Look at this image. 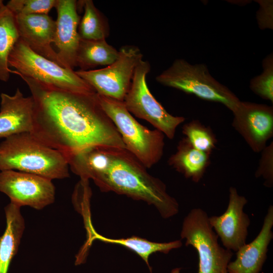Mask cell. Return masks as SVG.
<instances>
[{"mask_svg": "<svg viewBox=\"0 0 273 273\" xmlns=\"http://www.w3.org/2000/svg\"><path fill=\"white\" fill-rule=\"evenodd\" d=\"M34 103L32 133L67 155L95 146L125 148L114 123L102 109L96 92L78 93L44 84L20 74Z\"/></svg>", "mask_w": 273, "mask_h": 273, "instance_id": "obj_1", "label": "cell"}, {"mask_svg": "<svg viewBox=\"0 0 273 273\" xmlns=\"http://www.w3.org/2000/svg\"><path fill=\"white\" fill-rule=\"evenodd\" d=\"M69 168L80 178L92 179L102 192H113L154 206L161 217L170 218L179 211L176 200L165 184L151 175L125 148L91 146L67 156Z\"/></svg>", "mask_w": 273, "mask_h": 273, "instance_id": "obj_2", "label": "cell"}, {"mask_svg": "<svg viewBox=\"0 0 273 273\" xmlns=\"http://www.w3.org/2000/svg\"><path fill=\"white\" fill-rule=\"evenodd\" d=\"M65 155L31 132L12 135L0 144V170H16L50 180L69 176Z\"/></svg>", "mask_w": 273, "mask_h": 273, "instance_id": "obj_3", "label": "cell"}, {"mask_svg": "<svg viewBox=\"0 0 273 273\" xmlns=\"http://www.w3.org/2000/svg\"><path fill=\"white\" fill-rule=\"evenodd\" d=\"M98 96L102 109L119 133L125 149L147 168L157 163L163 154L164 134L140 124L127 110L123 101L98 94Z\"/></svg>", "mask_w": 273, "mask_h": 273, "instance_id": "obj_4", "label": "cell"}, {"mask_svg": "<svg viewBox=\"0 0 273 273\" xmlns=\"http://www.w3.org/2000/svg\"><path fill=\"white\" fill-rule=\"evenodd\" d=\"M156 80L202 100L221 103L232 112L240 102L232 90L212 76L203 63L191 64L184 59H176Z\"/></svg>", "mask_w": 273, "mask_h": 273, "instance_id": "obj_5", "label": "cell"}, {"mask_svg": "<svg viewBox=\"0 0 273 273\" xmlns=\"http://www.w3.org/2000/svg\"><path fill=\"white\" fill-rule=\"evenodd\" d=\"M9 66L18 73L62 89L78 92L96 91L73 70L63 67L33 51L20 38L9 55Z\"/></svg>", "mask_w": 273, "mask_h": 273, "instance_id": "obj_6", "label": "cell"}, {"mask_svg": "<svg viewBox=\"0 0 273 273\" xmlns=\"http://www.w3.org/2000/svg\"><path fill=\"white\" fill-rule=\"evenodd\" d=\"M208 218L204 210L192 209L184 219L180 238L186 246H192L198 253V273H228L233 252L220 245Z\"/></svg>", "mask_w": 273, "mask_h": 273, "instance_id": "obj_7", "label": "cell"}, {"mask_svg": "<svg viewBox=\"0 0 273 273\" xmlns=\"http://www.w3.org/2000/svg\"><path fill=\"white\" fill-rule=\"evenodd\" d=\"M150 71V63L141 60L135 68L123 102L130 113L146 120L168 139H172L177 127L185 118L169 113L151 94L146 81Z\"/></svg>", "mask_w": 273, "mask_h": 273, "instance_id": "obj_8", "label": "cell"}, {"mask_svg": "<svg viewBox=\"0 0 273 273\" xmlns=\"http://www.w3.org/2000/svg\"><path fill=\"white\" fill-rule=\"evenodd\" d=\"M113 63L98 69L75 71L100 96L123 101L129 88L136 67L143 59L140 49L126 45Z\"/></svg>", "mask_w": 273, "mask_h": 273, "instance_id": "obj_9", "label": "cell"}, {"mask_svg": "<svg viewBox=\"0 0 273 273\" xmlns=\"http://www.w3.org/2000/svg\"><path fill=\"white\" fill-rule=\"evenodd\" d=\"M0 192L10 198V203L36 210L52 204L55 200V187L52 180L16 170L1 171Z\"/></svg>", "mask_w": 273, "mask_h": 273, "instance_id": "obj_10", "label": "cell"}, {"mask_svg": "<svg viewBox=\"0 0 273 273\" xmlns=\"http://www.w3.org/2000/svg\"><path fill=\"white\" fill-rule=\"evenodd\" d=\"M232 126L251 149L260 153L273 136V107L241 101L232 111Z\"/></svg>", "mask_w": 273, "mask_h": 273, "instance_id": "obj_11", "label": "cell"}, {"mask_svg": "<svg viewBox=\"0 0 273 273\" xmlns=\"http://www.w3.org/2000/svg\"><path fill=\"white\" fill-rule=\"evenodd\" d=\"M248 200L238 194L236 188L229 189V200L225 212L219 216L209 217V222L223 247L237 252L246 243L250 219L244 211Z\"/></svg>", "mask_w": 273, "mask_h": 273, "instance_id": "obj_12", "label": "cell"}, {"mask_svg": "<svg viewBox=\"0 0 273 273\" xmlns=\"http://www.w3.org/2000/svg\"><path fill=\"white\" fill-rule=\"evenodd\" d=\"M55 8L57 18L54 43L58 49V58L63 67L73 70L76 66V53L80 39L78 31L80 20L77 12L78 2L57 0Z\"/></svg>", "mask_w": 273, "mask_h": 273, "instance_id": "obj_13", "label": "cell"}, {"mask_svg": "<svg viewBox=\"0 0 273 273\" xmlns=\"http://www.w3.org/2000/svg\"><path fill=\"white\" fill-rule=\"evenodd\" d=\"M14 16L19 38L36 53L62 66L51 45L54 41L56 21L48 14Z\"/></svg>", "mask_w": 273, "mask_h": 273, "instance_id": "obj_14", "label": "cell"}, {"mask_svg": "<svg viewBox=\"0 0 273 273\" xmlns=\"http://www.w3.org/2000/svg\"><path fill=\"white\" fill-rule=\"evenodd\" d=\"M0 107V138L32 132L34 103L32 97H25L19 88L13 95L2 93Z\"/></svg>", "mask_w": 273, "mask_h": 273, "instance_id": "obj_15", "label": "cell"}, {"mask_svg": "<svg viewBox=\"0 0 273 273\" xmlns=\"http://www.w3.org/2000/svg\"><path fill=\"white\" fill-rule=\"evenodd\" d=\"M273 206L268 208L260 232L250 243L236 252L235 260L228 266V273H260L267 258L268 247L273 238Z\"/></svg>", "mask_w": 273, "mask_h": 273, "instance_id": "obj_16", "label": "cell"}, {"mask_svg": "<svg viewBox=\"0 0 273 273\" xmlns=\"http://www.w3.org/2000/svg\"><path fill=\"white\" fill-rule=\"evenodd\" d=\"M210 154L196 149L184 138L179 142L176 152L169 157L168 162L186 178L198 183L210 163Z\"/></svg>", "mask_w": 273, "mask_h": 273, "instance_id": "obj_17", "label": "cell"}, {"mask_svg": "<svg viewBox=\"0 0 273 273\" xmlns=\"http://www.w3.org/2000/svg\"><path fill=\"white\" fill-rule=\"evenodd\" d=\"M6 226L0 236V273H8L12 259L18 251L25 229L20 207L10 203L5 208Z\"/></svg>", "mask_w": 273, "mask_h": 273, "instance_id": "obj_18", "label": "cell"}, {"mask_svg": "<svg viewBox=\"0 0 273 273\" xmlns=\"http://www.w3.org/2000/svg\"><path fill=\"white\" fill-rule=\"evenodd\" d=\"M87 231L89 234L88 243L92 242L95 240H99L105 243L122 246L134 252L141 257L147 264L150 273L152 272L149 259L152 254L156 252L168 254L172 250L181 247L183 245L180 240L160 243L150 241L137 236L120 239L109 238L97 233L93 226Z\"/></svg>", "mask_w": 273, "mask_h": 273, "instance_id": "obj_19", "label": "cell"}, {"mask_svg": "<svg viewBox=\"0 0 273 273\" xmlns=\"http://www.w3.org/2000/svg\"><path fill=\"white\" fill-rule=\"evenodd\" d=\"M119 56V51L108 43L106 39L80 38L76 53V66L85 71L98 66H108Z\"/></svg>", "mask_w": 273, "mask_h": 273, "instance_id": "obj_20", "label": "cell"}, {"mask_svg": "<svg viewBox=\"0 0 273 273\" xmlns=\"http://www.w3.org/2000/svg\"><path fill=\"white\" fill-rule=\"evenodd\" d=\"M19 38L15 16L6 5L0 11V80H9L12 70L8 60L10 53Z\"/></svg>", "mask_w": 273, "mask_h": 273, "instance_id": "obj_21", "label": "cell"}, {"mask_svg": "<svg viewBox=\"0 0 273 273\" xmlns=\"http://www.w3.org/2000/svg\"><path fill=\"white\" fill-rule=\"evenodd\" d=\"M84 14L80 20L78 31L81 39H106L109 35L108 22L92 0L82 1Z\"/></svg>", "mask_w": 273, "mask_h": 273, "instance_id": "obj_22", "label": "cell"}, {"mask_svg": "<svg viewBox=\"0 0 273 273\" xmlns=\"http://www.w3.org/2000/svg\"><path fill=\"white\" fill-rule=\"evenodd\" d=\"M185 138L196 149L211 154L215 148L217 141L211 128L198 120H192L183 126Z\"/></svg>", "mask_w": 273, "mask_h": 273, "instance_id": "obj_23", "label": "cell"}, {"mask_svg": "<svg viewBox=\"0 0 273 273\" xmlns=\"http://www.w3.org/2000/svg\"><path fill=\"white\" fill-rule=\"evenodd\" d=\"M263 71L252 78L249 87L256 95L273 103V55L266 56L262 62Z\"/></svg>", "mask_w": 273, "mask_h": 273, "instance_id": "obj_24", "label": "cell"}, {"mask_svg": "<svg viewBox=\"0 0 273 273\" xmlns=\"http://www.w3.org/2000/svg\"><path fill=\"white\" fill-rule=\"evenodd\" d=\"M57 0H11L6 7L14 15L48 14Z\"/></svg>", "mask_w": 273, "mask_h": 273, "instance_id": "obj_25", "label": "cell"}, {"mask_svg": "<svg viewBox=\"0 0 273 273\" xmlns=\"http://www.w3.org/2000/svg\"><path fill=\"white\" fill-rule=\"evenodd\" d=\"M261 157L255 171L257 178L264 179V185L268 188L273 186V143L267 145L260 152Z\"/></svg>", "mask_w": 273, "mask_h": 273, "instance_id": "obj_26", "label": "cell"}, {"mask_svg": "<svg viewBox=\"0 0 273 273\" xmlns=\"http://www.w3.org/2000/svg\"><path fill=\"white\" fill-rule=\"evenodd\" d=\"M5 6V5L4 4L3 1L0 0V11L3 8V7Z\"/></svg>", "mask_w": 273, "mask_h": 273, "instance_id": "obj_27", "label": "cell"}]
</instances>
